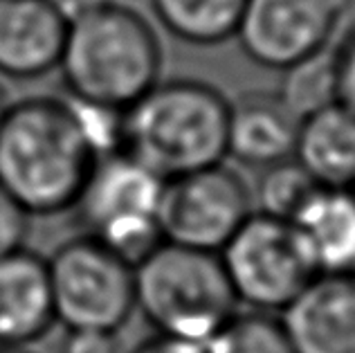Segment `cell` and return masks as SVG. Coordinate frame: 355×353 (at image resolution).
Returning a JSON list of instances; mask_svg holds the SVG:
<instances>
[{
    "instance_id": "6da1fadb",
    "label": "cell",
    "mask_w": 355,
    "mask_h": 353,
    "mask_svg": "<svg viewBox=\"0 0 355 353\" xmlns=\"http://www.w3.org/2000/svg\"><path fill=\"white\" fill-rule=\"evenodd\" d=\"M95 162L65 97L9 104L0 126V184L30 216L72 212Z\"/></svg>"
},
{
    "instance_id": "7a4b0ae2",
    "label": "cell",
    "mask_w": 355,
    "mask_h": 353,
    "mask_svg": "<svg viewBox=\"0 0 355 353\" xmlns=\"http://www.w3.org/2000/svg\"><path fill=\"white\" fill-rule=\"evenodd\" d=\"M59 70L70 97L126 110L160 81V39L135 9L97 0L68 21Z\"/></svg>"
},
{
    "instance_id": "3957f363",
    "label": "cell",
    "mask_w": 355,
    "mask_h": 353,
    "mask_svg": "<svg viewBox=\"0 0 355 353\" xmlns=\"http://www.w3.org/2000/svg\"><path fill=\"white\" fill-rule=\"evenodd\" d=\"M230 99L207 81L160 79L124 110V146L160 178L223 164Z\"/></svg>"
},
{
    "instance_id": "277c9868",
    "label": "cell",
    "mask_w": 355,
    "mask_h": 353,
    "mask_svg": "<svg viewBox=\"0 0 355 353\" xmlns=\"http://www.w3.org/2000/svg\"><path fill=\"white\" fill-rule=\"evenodd\" d=\"M133 275L135 311L155 336L205 345L239 311L225 268L214 252L162 241Z\"/></svg>"
},
{
    "instance_id": "5b68a950",
    "label": "cell",
    "mask_w": 355,
    "mask_h": 353,
    "mask_svg": "<svg viewBox=\"0 0 355 353\" xmlns=\"http://www.w3.org/2000/svg\"><path fill=\"white\" fill-rule=\"evenodd\" d=\"M164 182L124 151L99 157L72 212L83 234L135 268L164 241L160 230Z\"/></svg>"
},
{
    "instance_id": "8992f818",
    "label": "cell",
    "mask_w": 355,
    "mask_h": 353,
    "mask_svg": "<svg viewBox=\"0 0 355 353\" xmlns=\"http://www.w3.org/2000/svg\"><path fill=\"white\" fill-rule=\"evenodd\" d=\"M54 318L65 329L117 333L135 313L133 266L79 234L48 259Z\"/></svg>"
},
{
    "instance_id": "52a82bcc",
    "label": "cell",
    "mask_w": 355,
    "mask_h": 353,
    "mask_svg": "<svg viewBox=\"0 0 355 353\" xmlns=\"http://www.w3.org/2000/svg\"><path fill=\"white\" fill-rule=\"evenodd\" d=\"M239 304L282 315L317 273L288 221L252 212L218 252Z\"/></svg>"
},
{
    "instance_id": "ba28073f",
    "label": "cell",
    "mask_w": 355,
    "mask_h": 353,
    "mask_svg": "<svg viewBox=\"0 0 355 353\" xmlns=\"http://www.w3.org/2000/svg\"><path fill=\"white\" fill-rule=\"evenodd\" d=\"M252 212L250 184L223 162L164 182L160 230L166 243L218 255Z\"/></svg>"
},
{
    "instance_id": "9c48e42d",
    "label": "cell",
    "mask_w": 355,
    "mask_h": 353,
    "mask_svg": "<svg viewBox=\"0 0 355 353\" xmlns=\"http://www.w3.org/2000/svg\"><path fill=\"white\" fill-rule=\"evenodd\" d=\"M351 0H245L234 39L261 68L286 72L331 48Z\"/></svg>"
},
{
    "instance_id": "30bf717a",
    "label": "cell",
    "mask_w": 355,
    "mask_h": 353,
    "mask_svg": "<svg viewBox=\"0 0 355 353\" xmlns=\"http://www.w3.org/2000/svg\"><path fill=\"white\" fill-rule=\"evenodd\" d=\"M282 322L297 353H355V275H317Z\"/></svg>"
},
{
    "instance_id": "8fae6325",
    "label": "cell",
    "mask_w": 355,
    "mask_h": 353,
    "mask_svg": "<svg viewBox=\"0 0 355 353\" xmlns=\"http://www.w3.org/2000/svg\"><path fill=\"white\" fill-rule=\"evenodd\" d=\"M68 18L52 0H0V74L39 79L59 68Z\"/></svg>"
},
{
    "instance_id": "7c38bea8",
    "label": "cell",
    "mask_w": 355,
    "mask_h": 353,
    "mask_svg": "<svg viewBox=\"0 0 355 353\" xmlns=\"http://www.w3.org/2000/svg\"><path fill=\"white\" fill-rule=\"evenodd\" d=\"M54 324L48 259L27 248L0 257V347L30 349Z\"/></svg>"
},
{
    "instance_id": "4fadbf2b",
    "label": "cell",
    "mask_w": 355,
    "mask_h": 353,
    "mask_svg": "<svg viewBox=\"0 0 355 353\" xmlns=\"http://www.w3.org/2000/svg\"><path fill=\"white\" fill-rule=\"evenodd\" d=\"M299 119L275 90H248L230 101L227 157L250 169H266L295 155Z\"/></svg>"
},
{
    "instance_id": "5bb4252c",
    "label": "cell",
    "mask_w": 355,
    "mask_h": 353,
    "mask_svg": "<svg viewBox=\"0 0 355 353\" xmlns=\"http://www.w3.org/2000/svg\"><path fill=\"white\" fill-rule=\"evenodd\" d=\"M288 223L317 275H355V189L317 187Z\"/></svg>"
},
{
    "instance_id": "9a60e30c",
    "label": "cell",
    "mask_w": 355,
    "mask_h": 353,
    "mask_svg": "<svg viewBox=\"0 0 355 353\" xmlns=\"http://www.w3.org/2000/svg\"><path fill=\"white\" fill-rule=\"evenodd\" d=\"M293 157L317 187L355 189V113L333 104L304 117Z\"/></svg>"
},
{
    "instance_id": "2e32d148",
    "label": "cell",
    "mask_w": 355,
    "mask_h": 353,
    "mask_svg": "<svg viewBox=\"0 0 355 353\" xmlns=\"http://www.w3.org/2000/svg\"><path fill=\"white\" fill-rule=\"evenodd\" d=\"M162 27L191 45H218L234 39L245 0H151Z\"/></svg>"
},
{
    "instance_id": "e0dca14e",
    "label": "cell",
    "mask_w": 355,
    "mask_h": 353,
    "mask_svg": "<svg viewBox=\"0 0 355 353\" xmlns=\"http://www.w3.org/2000/svg\"><path fill=\"white\" fill-rule=\"evenodd\" d=\"M282 74V83L275 92L299 122L308 115L338 104V77H335L333 48L297 63Z\"/></svg>"
},
{
    "instance_id": "ac0fdd59",
    "label": "cell",
    "mask_w": 355,
    "mask_h": 353,
    "mask_svg": "<svg viewBox=\"0 0 355 353\" xmlns=\"http://www.w3.org/2000/svg\"><path fill=\"white\" fill-rule=\"evenodd\" d=\"M205 353H297L282 318L261 311H236L205 342Z\"/></svg>"
},
{
    "instance_id": "d6986e66",
    "label": "cell",
    "mask_w": 355,
    "mask_h": 353,
    "mask_svg": "<svg viewBox=\"0 0 355 353\" xmlns=\"http://www.w3.org/2000/svg\"><path fill=\"white\" fill-rule=\"evenodd\" d=\"M317 189L313 178L295 157L259 171L252 191V207L259 214L279 221H291Z\"/></svg>"
},
{
    "instance_id": "ffe728a7",
    "label": "cell",
    "mask_w": 355,
    "mask_h": 353,
    "mask_svg": "<svg viewBox=\"0 0 355 353\" xmlns=\"http://www.w3.org/2000/svg\"><path fill=\"white\" fill-rule=\"evenodd\" d=\"M65 101H68L83 142L88 144L97 160L121 151L124 146V110L92 104V101H83L70 95L65 97Z\"/></svg>"
},
{
    "instance_id": "44dd1931",
    "label": "cell",
    "mask_w": 355,
    "mask_h": 353,
    "mask_svg": "<svg viewBox=\"0 0 355 353\" xmlns=\"http://www.w3.org/2000/svg\"><path fill=\"white\" fill-rule=\"evenodd\" d=\"M30 214L0 184V257L25 248L30 234Z\"/></svg>"
},
{
    "instance_id": "7402d4cb",
    "label": "cell",
    "mask_w": 355,
    "mask_h": 353,
    "mask_svg": "<svg viewBox=\"0 0 355 353\" xmlns=\"http://www.w3.org/2000/svg\"><path fill=\"white\" fill-rule=\"evenodd\" d=\"M335 77H338V104L355 113V25L333 48Z\"/></svg>"
},
{
    "instance_id": "603a6c76",
    "label": "cell",
    "mask_w": 355,
    "mask_h": 353,
    "mask_svg": "<svg viewBox=\"0 0 355 353\" xmlns=\"http://www.w3.org/2000/svg\"><path fill=\"white\" fill-rule=\"evenodd\" d=\"M59 353H119V338L113 331L65 329Z\"/></svg>"
},
{
    "instance_id": "cb8c5ba5",
    "label": "cell",
    "mask_w": 355,
    "mask_h": 353,
    "mask_svg": "<svg viewBox=\"0 0 355 353\" xmlns=\"http://www.w3.org/2000/svg\"><path fill=\"white\" fill-rule=\"evenodd\" d=\"M128 353H205V345H196V342H187V340H173L164 336H153L148 340H142Z\"/></svg>"
},
{
    "instance_id": "d4e9b609",
    "label": "cell",
    "mask_w": 355,
    "mask_h": 353,
    "mask_svg": "<svg viewBox=\"0 0 355 353\" xmlns=\"http://www.w3.org/2000/svg\"><path fill=\"white\" fill-rule=\"evenodd\" d=\"M7 108H9V101H7V95H5L3 86H0V126H3V119L7 115Z\"/></svg>"
},
{
    "instance_id": "484cf974",
    "label": "cell",
    "mask_w": 355,
    "mask_h": 353,
    "mask_svg": "<svg viewBox=\"0 0 355 353\" xmlns=\"http://www.w3.org/2000/svg\"><path fill=\"white\" fill-rule=\"evenodd\" d=\"M0 353H34L25 347H0Z\"/></svg>"
}]
</instances>
